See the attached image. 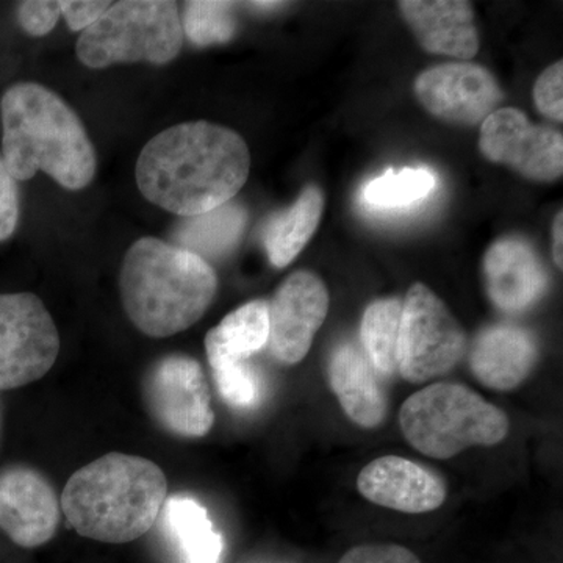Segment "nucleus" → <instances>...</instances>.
<instances>
[{
  "mask_svg": "<svg viewBox=\"0 0 563 563\" xmlns=\"http://www.w3.org/2000/svg\"><path fill=\"white\" fill-rule=\"evenodd\" d=\"M111 2L102 0H63L60 10L70 31L85 32L110 9Z\"/></svg>",
  "mask_w": 563,
  "mask_h": 563,
  "instance_id": "nucleus-31",
  "label": "nucleus"
},
{
  "mask_svg": "<svg viewBox=\"0 0 563 563\" xmlns=\"http://www.w3.org/2000/svg\"><path fill=\"white\" fill-rule=\"evenodd\" d=\"M60 354L49 310L33 292L0 295V391L36 383Z\"/></svg>",
  "mask_w": 563,
  "mask_h": 563,
  "instance_id": "nucleus-8",
  "label": "nucleus"
},
{
  "mask_svg": "<svg viewBox=\"0 0 563 563\" xmlns=\"http://www.w3.org/2000/svg\"><path fill=\"white\" fill-rule=\"evenodd\" d=\"M435 185L428 168L390 169L363 187L362 201L373 210H402L428 198Z\"/></svg>",
  "mask_w": 563,
  "mask_h": 563,
  "instance_id": "nucleus-24",
  "label": "nucleus"
},
{
  "mask_svg": "<svg viewBox=\"0 0 563 563\" xmlns=\"http://www.w3.org/2000/svg\"><path fill=\"white\" fill-rule=\"evenodd\" d=\"M324 198L314 185L303 188L290 209L280 211L266 225L263 244L276 268L290 265L312 239L320 224Z\"/></svg>",
  "mask_w": 563,
  "mask_h": 563,
  "instance_id": "nucleus-21",
  "label": "nucleus"
},
{
  "mask_svg": "<svg viewBox=\"0 0 563 563\" xmlns=\"http://www.w3.org/2000/svg\"><path fill=\"white\" fill-rule=\"evenodd\" d=\"M404 437L433 459H451L473 446H493L509 433V418L461 384H433L399 410Z\"/></svg>",
  "mask_w": 563,
  "mask_h": 563,
  "instance_id": "nucleus-5",
  "label": "nucleus"
},
{
  "mask_svg": "<svg viewBox=\"0 0 563 563\" xmlns=\"http://www.w3.org/2000/svg\"><path fill=\"white\" fill-rule=\"evenodd\" d=\"M404 20L431 54L470 60L479 51L472 3L462 0H404Z\"/></svg>",
  "mask_w": 563,
  "mask_h": 563,
  "instance_id": "nucleus-16",
  "label": "nucleus"
},
{
  "mask_svg": "<svg viewBox=\"0 0 563 563\" xmlns=\"http://www.w3.org/2000/svg\"><path fill=\"white\" fill-rule=\"evenodd\" d=\"M268 302L251 301L229 313L206 336V351L211 366L247 362L268 346Z\"/></svg>",
  "mask_w": 563,
  "mask_h": 563,
  "instance_id": "nucleus-20",
  "label": "nucleus"
},
{
  "mask_svg": "<svg viewBox=\"0 0 563 563\" xmlns=\"http://www.w3.org/2000/svg\"><path fill=\"white\" fill-rule=\"evenodd\" d=\"M537 361L533 336L517 325L499 324L477 335L470 354L472 372L493 390H514L531 374Z\"/></svg>",
  "mask_w": 563,
  "mask_h": 563,
  "instance_id": "nucleus-17",
  "label": "nucleus"
},
{
  "mask_svg": "<svg viewBox=\"0 0 563 563\" xmlns=\"http://www.w3.org/2000/svg\"><path fill=\"white\" fill-rule=\"evenodd\" d=\"M339 563H421V561L401 544L376 543L352 548Z\"/></svg>",
  "mask_w": 563,
  "mask_h": 563,
  "instance_id": "nucleus-29",
  "label": "nucleus"
},
{
  "mask_svg": "<svg viewBox=\"0 0 563 563\" xmlns=\"http://www.w3.org/2000/svg\"><path fill=\"white\" fill-rule=\"evenodd\" d=\"M415 95L440 120L474 125L487 120L504 95L490 70L473 63H446L420 74Z\"/></svg>",
  "mask_w": 563,
  "mask_h": 563,
  "instance_id": "nucleus-12",
  "label": "nucleus"
},
{
  "mask_svg": "<svg viewBox=\"0 0 563 563\" xmlns=\"http://www.w3.org/2000/svg\"><path fill=\"white\" fill-rule=\"evenodd\" d=\"M60 16V2L27 0L18 5V22L22 31L32 36H44L54 31Z\"/></svg>",
  "mask_w": 563,
  "mask_h": 563,
  "instance_id": "nucleus-28",
  "label": "nucleus"
},
{
  "mask_svg": "<svg viewBox=\"0 0 563 563\" xmlns=\"http://www.w3.org/2000/svg\"><path fill=\"white\" fill-rule=\"evenodd\" d=\"M328 376L340 406L355 424L373 429L384 421L387 399L362 347L354 343L336 346L329 361Z\"/></svg>",
  "mask_w": 563,
  "mask_h": 563,
  "instance_id": "nucleus-18",
  "label": "nucleus"
},
{
  "mask_svg": "<svg viewBox=\"0 0 563 563\" xmlns=\"http://www.w3.org/2000/svg\"><path fill=\"white\" fill-rule=\"evenodd\" d=\"M181 31L187 33L188 38L196 46L206 47L228 43L236 31L232 3L214 2V0L188 2Z\"/></svg>",
  "mask_w": 563,
  "mask_h": 563,
  "instance_id": "nucleus-25",
  "label": "nucleus"
},
{
  "mask_svg": "<svg viewBox=\"0 0 563 563\" xmlns=\"http://www.w3.org/2000/svg\"><path fill=\"white\" fill-rule=\"evenodd\" d=\"M563 218H562V211H559L558 217H555L554 221V231H553V255H554V262L555 265L559 266V268H562L563 261H562V236H563Z\"/></svg>",
  "mask_w": 563,
  "mask_h": 563,
  "instance_id": "nucleus-32",
  "label": "nucleus"
},
{
  "mask_svg": "<svg viewBox=\"0 0 563 563\" xmlns=\"http://www.w3.org/2000/svg\"><path fill=\"white\" fill-rule=\"evenodd\" d=\"M166 499L168 481L157 463L111 453L77 470L66 483L60 504L79 536L122 544L154 528Z\"/></svg>",
  "mask_w": 563,
  "mask_h": 563,
  "instance_id": "nucleus-3",
  "label": "nucleus"
},
{
  "mask_svg": "<svg viewBox=\"0 0 563 563\" xmlns=\"http://www.w3.org/2000/svg\"><path fill=\"white\" fill-rule=\"evenodd\" d=\"M120 290L133 325L152 339H166L201 320L217 296L218 279L199 255L146 236L125 254Z\"/></svg>",
  "mask_w": 563,
  "mask_h": 563,
  "instance_id": "nucleus-4",
  "label": "nucleus"
},
{
  "mask_svg": "<svg viewBox=\"0 0 563 563\" xmlns=\"http://www.w3.org/2000/svg\"><path fill=\"white\" fill-rule=\"evenodd\" d=\"M143 398L151 417L174 435L201 439L213 428L210 387L201 363L190 355L155 362L144 376Z\"/></svg>",
  "mask_w": 563,
  "mask_h": 563,
  "instance_id": "nucleus-9",
  "label": "nucleus"
},
{
  "mask_svg": "<svg viewBox=\"0 0 563 563\" xmlns=\"http://www.w3.org/2000/svg\"><path fill=\"white\" fill-rule=\"evenodd\" d=\"M357 488L368 501L404 514L432 512L446 499L442 477L398 455L369 462L358 474Z\"/></svg>",
  "mask_w": 563,
  "mask_h": 563,
  "instance_id": "nucleus-14",
  "label": "nucleus"
},
{
  "mask_svg": "<svg viewBox=\"0 0 563 563\" xmlns=\"http://www.w3.org/2000/svg\"><path fill=\"white\" fill-rule=\"evenodd\" d=\"M2 162L14 180L43 172L68 190L91 184L98 169L95 147L84 124L60 96L33 81L3 92Z\"/></svg>",
  "mask_w": 563,
  "mask_h": 563,
  "instance_id": "nucleus-2",
  "label": "nucleus"
},
{
  "mask_svg": "<svg viewBox=\"0 0 563 563\" xmlns=\"http://www.w3.org/2000/svg\"><path fill=\"white\" fill-rule=\"evenodd\" d=\"M221 398L233 409H252L261 401V377L247 362L211 366Z\"/></svg>",
  "mask_w": 563,
  "mask_h": 563,
  "instance_id": "nucleus-26",
  "label": "nucleus"
},
{
  "mask_svg": "<svg viewBox=\"0 0 563 563\" xmlns=\"http://www.w3.org/2000/svg\"><path fill=\"white\" fill-rule=\"evenodd\" d=\"M466 350L462 325L442 299L424 284H415L402 303L398 373L412 384L446 374Z\"/></svg>",
  "mask_w": 563,
  "mask_h": 563,
  "instance_id": "nucleus-7",
  "label": "nucleus"
},
{
  "mask_svg": "<svg viewBox=\"0 0 563 563\" xmlns=\"http://www.w3.org/2000/svg\"><path fill=\"white\" fill-rule=\"evenodd\" d=\"M184 31L176 2L124 0L110 9L77 41L85 66L102 69L114 63L166 65L179 55Z\"/></svg>",
  "mask_w": 563,
  "mask_h": 563,
  "instance_id": "nucleus-6",
  "label": "nucleus"
},
{
  "mask_svg": "<svg viewBox=\"0 0 563 563\" xmlns=\"http://www.w3.org/2000/svg\"><path fill=\"white\" fill-rule=\"evenodd\" d=\"M20 221V192L18 184L7 172L0 157V242H5L18 228Z\"/></svg>",
  "mask_w": 563,
  "mask_h": 563,
  "instance_id": "nucleus-30",
  "label": "nucleus"
},
{
  "mask_svg": "<svg viewBox=\"0 0 563 563\" xmlns=\"http://www.w3.org/2000/svg\"><path fill=\"white\" fill-rule=\"evenodd\" d=\"M252 9L255 10H273L277 9V7H280L279 2H254L251 3Z\"/></svg>",
  "mask_w": 563,
  "mask_h": 563,
  "instance_id": "nucleus-33",
  "label": "nucleus"
},
{
  "mask_svg": "<svg viewBox=\"0 0 563 563\" xmlns=\"http://www.w3.org/2000/svg\"><path fill=\"white\" fill-rule=\"evenodd\" d=\"M484 277L492 302L506 313L526 312L547 291L542 262L528 243L514 236L499 240L487 251Z\"/></svg>",
  "mask_w": 563,
  "mask_h": 563,
  "instance_id": "nucleus-15",
  "label": "nucleus"
},
{
  "mask_svg": "<svg viewBox=\"0 0 563 563\" xmlns=\"http://www.w3.org/2000/svg\"><path fill=\"white\" fill-rule=\"evenodd\" d=\"M62 504L49 481L36 470L14 465L0 473V531L18 547H43L54 539Z\"/></svg>",
  "mask_w": 563,
  "mask_h": 563,
  "instance_id": "nucleus-13",
  "label": "nucleus"
},
{
  "mask_svg": "<svg viewBox=\"0 0 563 563\" xmlns=\"http://www.w3.org/2000/svg\"><path fill=\"white\" fill-rule=\"evenodd\" d=\"M402 303L398 299H379L363 313L361 336L363 351L377 374L391 377L398 373L399 335Z\"/></svg>",
  "mask_w": 563,
  "mask_h": 563,
  "instance_id": "nucleus-23",
  "label": "nucleus"
},
{
  "mask_svg": "<svg viewBox=\"0 0 563 563\" xmlns=\"http://www.w3.org/2000/svg\"><path fill=\"white\" fill-rule=\"evenodd\" d=\"M247 214L239 203H224L218 209L181 221L174 239L177 246L203 258L229 254L242 239Z\"/></svg>",
  "mask_w": 563,
  "mask_h": 563,
  "instance_id": "nucleus-22",
  "label": "nucleus"
},
{
  "mask_svg": "<svg viewBox=\"0 0 563 563\" xmlns=\"http://www.w3.org/2000/svg\"><path fill=\"white\" fill-rule=\"evenodd\" d=\"M250 169V150L239 133L192 121L155 135L141 151L135 176L147 201L192 218L231 202Z\"/></svg>",
  "mask_w": 563,
  "mask_h": 563,
  "instance_id": "nucleus-1",
  "label": "nucleus"
},
{
  "mask_svg": "<svg viewBox=\"0 0 563 563\" xmlns=\"http://www.w3.org/2000/svg\"><path fill=\"white\" fill-rule=\"evenodd\" d=\"M158 521L177 562H222L224 540L198 499L185 495L168 496Z\"/></svg>",
  "mask_w": 563,
  "mask_h": 563,
  "instance_id": "nucleus-19",
  "label": "nucleus"
},
{
  "mask_svg": "<svg viewBox=\"0 0 563 563\" xmlns=\"http://www.w3.org/2000/svg\"><path fill=\"white\" fill-rule=\"evenodd\" d=\"M563 63L558 62L544 69L533 87V101L544 117L563 120Z\"/></svg>",
  "mask_w": 563,
  "mask_h": 563,
  "instance_id": "nucleus-27",
  "label": "nucleus"
},
{
  "mask_svg": "<svg viewBox=\"0 0 563 563\" xmlns=\"http://www.w3.org/2000/svg\"><path fill=\"white\" fill-rule=\"evenodd\" d=\"M329 312V291L310 272L290 274L268 302L269 351L276 361L295 365L309 354Z\"/></svg>",
  "mask_w": 563,
  "mask_h": 563,
  "instance_id": "nucleus-11",
  "label": "nucleus"
},
{
  "mask_svg": "<svg viewBox=\"0 0 563 563\" xmlns=\"http://www.w3.org/2000/svg\"><path fill=\"white\" fill-rule=\"evenodd\" d=\"M479 147L487 161L510 166L526 179L553 181L563 173L562 133L531 124L517 109L493 111L483 122Z\"/></svg>",
  "mask_w": 563,
  "mask_h": 563,
  "instance_id": "nucleus-10",
  "label": "nucleus"
}]
</instances>
